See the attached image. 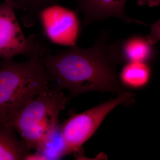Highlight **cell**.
<instances>
[{
    "label": "cell",
    "mask_w": 160,
    "mask_h": 160,
    "mask_svg": "<svg viewBox=\"0 0 160 160\" xmlns=\"http://www.w3.org/2000/svg\"><path fill=\"white\" fill-rule=\"evenodd\" d=\"M54 86L69 91V98L91 91L118 95L127 91L117 73L123 60L119 44L109 43V35L101 33L89 49L76 45L52 54L49 51L40 58Z\"/></svg>",
    "instance_id": "cell-1"
},
{
    "label": "cell",
    "mask_w": 160,
    "mask_h": 160,
    "mask_svg": "<svg viewBox=\"0 0 160 160\" xmlns=\"http://www.w3.org/2000/svg\"><path fill=\"white\" fill-rule=\"evenodd\" d=\"M53 80L39 58L18 62L12 58L0 64V121L13 116L51 86Z\"/></svg>",
    "instance_id": "cell-2"
},
{
    "label": "cell",
    "mask_w": 160,
    "mask_h": 160,
    "mask_svg": "<svg viewBox=\"0 0 160 160\" xmlns=\"http://www.w3.org/2000/svg\"><path fill=\"white\" fill-rule=\"evenodd\" d=\"M51 86L24 106L10 120L30 149L38 151L59 131L60 112L69 98Z\"/></svg>",
    "instance_id": "cell-3"
},
{
    "label": "cell",
    "mask_w": 160,
    "mask_h": 160,
    "mask_svg": "<svg viewBox=\"0 0 160 160\" xmlns=\"http://www.w3.org/2000/svg\"><path fill=\"white\" fill-rule=\"evenodd\" d=\"M134 94L127 91L98 106L79 113H72L60 126V130L68 154L83 157L82 146L93 135L105 118L116 107L129 103Z\"/></svg>",
    "instance_id": "cell-4"
},
{
    "label": "cell",
    "mask_w": 160,
    "mask_h": 160,
    "mask_svg": "<svg viewBox=\"0 0 160 160\" xmlns=\"http://www.w3.org/2000/svg\"><path fill=\"white\" fill-rule=\"evenodd\" d=\"M49 51L38 35L25 36L12 0L0 3V58H12L20 55L40 58Z\"/></svg>",
    "instance_id": "cell-5"
},
{
    "label": "cell",
    "mask_w": 160,
    "mask_h": 160,
    "mask_svg": "<svg viewBox=\"0 0 160 160\" xmlns=\"http://www.w3.org/2000/svg\"><path fill=\"white\" fill-rule=\"evenodd\" d=\"M38 19L52 42L69 46L76 45L80 30L76 12L54 4L42 9Z\"/></svg>",
    "instance_id": "cell-6"
},
{
    "label": "cell",
    "mask_w": 160,
    "mask_h": 160,
    "mask_svg": "<svg viewBox=\"0 0 160 160\" xmlns=\"http://www.w3.org/2000/svg\"><path fill=\"white\" fill-rule=\"evenodd\" d=\"M127 0H78L77 11L84 15V25L102 22L107 18L114 17L122 19L126 22H135L141 25L143 22L127 16L125 6Z\"/></svg>",
    "instance_id": "cell-7"
},
{
    "label": "cell",
    "mask_w": 160,
    "mask_h": 160,
    "mask_svg": "<svg viewBox=\"0 0 160 160\" xmlns=\"http://www.w3.org/2000/svg\"><path fill=\"white\" fill-rule=\"evenodd\" d=\"M10 122L0 121V160H26L31 153L26 143L18 138Z\"/></svg>",
    "instance_id": "cell-8"
},
{
    "label": "cell",
    "mask_w": 160,
    "mask_h": 160,
    "mask_svg": "<svg viewBox=\"0 0 160 160\" xmlns=\"http://www.w3.org/2000/svg\"><path fill=\"white\" fill-rule=\"evenodd\" d=\"M150 76L151 69L146 63L129 62L123 67L119 79L126 89H137L146 87Z\"/></svg>",
    "instance_id": "cell-9"
},
{
    "label": "cell",
    "mask_w": 160,
    "mask_h": 160,
    "mask_svg": "<svg viewBox=\"0 0 160 160\" xmlns=\"http://www.w3.org/2000/svg\"><path fill=\"white\" fill-rule=\"evenodd\" d=\"M123 59L129 62H145L151 59L153 54L151 44L143 38L134 37L126 41L120 46Z\"/></svg>",
    "instance_id": "cell-10"
},
{
    "label": "cell",
    "mask_w": 160,
    "mask_h": 160,
    "mask_svg": "<svg viewBox=\"0 0 160 160\" xmlns=\"http://www.w3.org/2000/svg\"><path fill=\"white\" fill-rule=\"evenodd\" d=\"M58 0H12L15 9L22 12L21 19L27 27L33 26L39 13L47 6L56 4Z\"/></svg>",
    "instance_id": "cell-11"
},
{
    "label": "cell",
    "mask_w": 160,
    "mask_h": 160,
    "mask_svg": "<svg viewBox=\"0 0 160 160\" xmlns=\"http://www.w3.org/2000/svg\"><path fill=\"white\" fill-rule=\"evenodd\" d=\"M158 29H159V26H158V23L154 24L152 26V30L150 37L147 38V41L150 44H154L155 42L159 39V34L158 35Z\"/></svg>",
    "instance_id": "cell-12"
},
{
    "label": "cell",
    "mask_w": 160,
    "mask_h": 160,
    "mask_svg": "<svg viewBox=\"0 0 160 160\" xmlns=\"http://www.w3.org/2000/svg\"><path fill=\"white\" fill-rule=\"evenodd\" d=\"M160 0H138V5L140 6L148 5L149 7H154L160 5Z\"/></svg>",
    "instance_id": "cell-13"
}]
</instances>
